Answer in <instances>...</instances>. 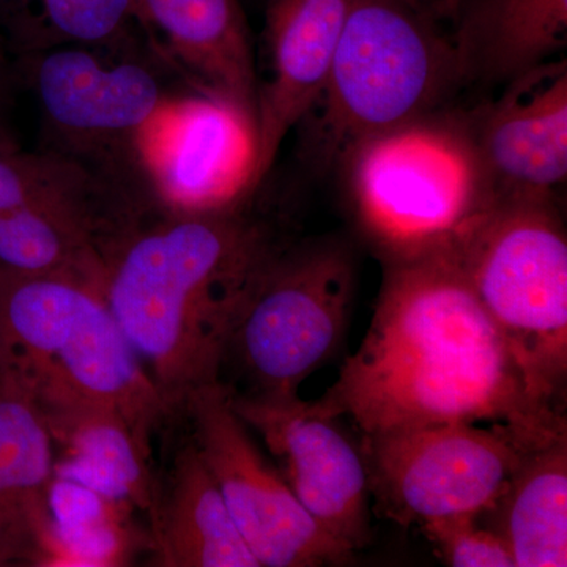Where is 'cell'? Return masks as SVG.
Here are the masks:
<instances>
[{
    "instance_id": "obj_17",
    "label": "cell",
    "mask_w": 567,
    "mask_h": 567,
    "mask_svg": "<svg viewBox=\"0 0 567 567\" xmlns=\"http://www.w3.org/2000/svg\"><path fill=\"white\" fill-rule=\"evenodd\" d=\"M55 470L54 442L40 410L28 395L0 383V566L55 561Z\"/></svg>"
},
{
    "instance_id": "obj_13",
    "label": "cell",
    "mask_w": 567,
    "mask_h": 567,
    "mask_svg": "<svg viewBox=\"0 0 567 567\" xmlns=\"http://www.w3.org/2000/svg\"><path fill=\"white\" fill-rule=\"evenodd\" d=\"M235 412L260 435L279 472L320 528L357 551L371 537L368 466L363 450L300 395L251 398L230 391Z\"/></svg>"
},
{
    "instance_id": "obj_15",
    "label": "cell",
    "mask_w": 567,
    "mask_h": 567,
    "mask_svg": "<svg viewBox=\"0 0 567 567\" xmlns=\"http://www.w3.org/2000/svg\"><path fill=\"white\" fill-rule=\"evenodd\" d=\"M347 6L349 0L265 2L268 78L257 89L252 189L267 181L282 142L316 102L333 61Z\"/></svg>"
},
{
    "instance_id": "obj_22",
    "label": "cell",
    "mask_w": 567,
    "mask_h": 567,
    "mask_svg": "<svg viewBox=\"0 0 567 567\" xmlns=\"http://www.w3.org/2000/svg\"><path fill=\"white\" fill-rule=\"evenodd\" d=\"M0 32L14 59L63 47L121 55L140 41L132 0H0Z\"/></svg>"
},
{
    "instance_id": "obj_18",
    "label": "cell",
    "mask_w": 567,
    "mask_h": 567,
    "mask_svg": "<svg viewBox=\"0 0 567 567\" xmlns=\"http://www.w3.org/2000/svg\"><path fill=\"white\" fill-rule=\"evenodd\" d=\"M450 35L464 89L494 92L563 58L567 0H458Z\"/></svg>"
},
{
    "instance_id": "obj_24",
    "label": "cell",
    "mask_w": 567,
    "mask_h": 567,
    "mask_svg": "<svg viewBox=\"0 0 567 567\" xmlns=\"http://www.w3.org/2000/svg\"><path fill=\"white\" fill-rule=\"evenodd\" d=\"M405 6L424 18L425 21L432 22L436 28L443 29L447 33L451 32L458 0H402Z\"/></svg>"
},
{
    "instance_id": "obj_21",
    "label": "cell",
    "mask_w": 567,
    "mask_h": 567,
    "mask_svg": "<svg viewBox=\"0 0 567 567\" xmlns=\"http://www.w3.org/2000/svg\"><path fill=\"white\" fill-rule=\"evenodd\" d=\"M52 442L61 446L71 475L111 502L130 503L151 513L158 481L152 451L117 413L96 406L63 410L43 416Z\"/></svg>"
},
{
    "instance_id": "obj_1",
    "label": "cell",
    "mask_w": 567,
    "mask_h": 567,
    "mask_svg": "<svg viewBox=\"0 0 567 567\" xmlns=\"http://www.w3.org/2000/svg\"><path fill=\"white\" fill-rule=\"evenodd\" d=\"M317 406L363 435L417 425L505 424L532 446L567 434L529 390L516 357L443 252L383 264L360 349Z\"/></svg>"
},
{
    "instance_id": "obj_23",
    "label": "cell",
    "mask_w": 567,
    "mask_h": 567,
    "mask_svg": "<svg viewBox=\"0 0 567 567\" xmlns=\"http://www.w3.org/2000/svg\"><path fill=\"white\" fill-rule=\"evenodd\" d=\"M420 527L447 566L516 567L505 539L494 529L481 527L480 516L436 518Z\"/></svg>"
},
{
    "instance_id": "obj_8",
    "label": "cell",
    "mask_w": 567,
    "mask_h": 567,
    "mask_svg": "<svg viewBox=\"0 0 567 567\" xmlns=\"http://www.w3.org/2000/svg\"><path fill=\"white\" fill-rule=\"evenodd\" d=\"M357 286V254L346 237L284 240L254 284L224 354L223 372L234 365L246 383L235 394H298L341 349Z\"/></svg>"
},
{
    "instance_id": "obj_3",
    "label": "cell",
    "mask_w": 567,
    "mask_h": 567,
    "mask_svg": "<svg viewBox=\"0 0 567 567\" xmlns=\"http://www.w3.org/2000/svg\"><path fill=\"white\" fill-rule=\"evenodd\" d=\"M0 383L41 415L99 406L152 451L173 412L122 333L102 287L76 275H0Z\"/></svg>"
},
{
    "instance_id": "obj_10",
    "label": "cell",
    "mask_w": 567,
    "mask_h": 567,
    "mask_svg": "<svg viewBox=\"0 0 567 567\" xmlns=\"http://www.w3.org/2000/svg\"><path fill=\"white\" fill-rule=\"evenodd\" d=\"M361 450L377 507L406 527L483 517L536 446L505 424L451 423L363 435Z\"/></svg>"
},
{
    "instance_id": "obj_25",
    "label": "cell",
    "mask_w": 567,
    "mask_h": 567,
    "mask_svg": "<svg viewBox=\"0 0 567 567\" xmlns=\"http://www.w3.org/2000/svg\"><path fill=\"white\" fill-rule=\"evenodd\" d=\"M18 82L20 81H18L14 58L0 32V99L13 100Z\"/></svg>"
},
{
    "instance_id": "obj_26",
    "label": "cell",
    "mask_w": 567,
    "mask_h": 567,
    "mask_svg": "<svg viewBox=\"0 0 567 567\" xmlns=\"http://www.w3.org/2000/svg\"><path fill=\"white\" fill-rule=\"evenodd\" d=\"M13 100L0 99V147H17L18 141L10 125V110Z\"/></svg>"
},
{
    "instance_id": "obj_19",
    "label": "cell",
    "mask_w": 567,
    "mask_h": 567,
    "mask_svg": "<svg viewBox=\"0 0 567 567\" xmlns=\"http://www.w3.org/2000/svg\"><path fill=\"white\" fill-rule=\"evenodd\" d=\"M148 517L158 566L260 567L193 439L158 481Z\"/></svg>"
},
{
    "instance_id": "obj_11",
    "label": "cell",
    "mask_w": 567,
    "mask_h": 567,
    "mask_svg": "<svg viewBox=\"0 0 567 567\" xmlns=\"http://www.w3.org/2000/svg\"><path fill=\"white\" fill-rule=\"evenodd\" d=\"M183 412L238 532L260 567L342 565L354 551L298 502L278 466L254 443L223 382L196 391Z\"/></svg>"
},
{
    "instance_id": "obj_16",
    "label": "cell",
    "mask_w": 567,
    "mask_h": 567,
    "mask_svg": "<svg viewBox=\"0 0 567 567\" xmlns=\"http://www.w3.org/2000/svg\"><path fill=\"white\" fill-rule=\"evenodd\" d=\"M137 29L193 91L215 93L256 121L252 37L240 0H132Z\"/></svg>"
},
{
    "instance_id": "obj_7",
    "label": "cell",
    "mask_w": 567,
    "mask_h": 567,
    "mask_svg": "<svg viewBox=\"0 0 567 567\" xmlns=\"http://www.w3.org/2000/svg\"><path fill=\"white\" fill-rule=\"evenodd\" d=\"M159 210L62 153L0 147V275H76L102 287L115 249Z\"/></svg>"
},
{
    "instance_id": "obj_4",
    "label": "cell",
    "mask_w": 567,
    "mask_h": 567,
    "mask_svg": "<svg viewBox=\"0 0 567 567\" xmlns=\"http://www.w3.org/2000/svg\"><path fill=\"white\" fill-rule=\"evenodd\" d=\"M462 91L450 33L402 0H349L322 89L293 128L298 156L336 173L361 141L445 110Z\"/></svg>"
},
{
    "instance_id": "obj_20",
    "label": "cell",
    "mask_w": 567,
    "mask_h": 567,
    "mask_svg": "<svg viewBox=\"0 0 567 567\" xmlns=\"http://www.w3.org/2000/svg\"><path fill=\"white\" fill-rule=\"evenodd\" d=\"M486 514L516 567L567 566V434L529 451Z\"/></svg>"
},
{
    "instance_id": "obj_9",
    "label": "cell",
    "mask_w": 567,
    "mask_h": 567,
    "mask_svg": "<svg viewBox=\"0 0 567 567\" xmlns=\"http://www.w3.org/2000/svg\"><path fill=\"white\" fill-rule=\"evenodd\" d=\"M43 121L41 148L62 153L153 199L140 144L174 95L155 65L140 55L106 61L96 50L63 47L14 59Z\"/></svg>"
},
{
    "instance_id": "obj_12",
    "label": "cell",
    "mask_w": 567,
    "mask_h": 567,
    "mask_svg": "<svg viewBox=\"0 0 567 567\" xmlns=\"http://www.w3.org/2000/svg\"><path fill=\"white\" fill-rule=\"evenodd\" d=\"M256 121L215 93H174L142 133V173L164 212L240 203L252 189Z\"/></svg>"
},
{
    "instance_id": "obj_2",
    "label": "cell",
    "mask_w": 567,
    "mask_h": 567,
    "mask_svg": "<svg viewBox=\"0 0 567 567\" xmlns=\"http://www.w3.org/2000/svg\"><path fill=\"white\" fill-rule=\"evenodd\" d=\"M260 192L216 210L155 213L107 264L104 300L173 413L221 382L238 316L286 240L259 210Z\"/></svg>"
},
{
    "instance_id": "obj_14",
    "label": "cell",
    "mask_w": 567,
    "mask_h": 567,
    "mask_svg": "<svg viewBox=\"0 0 567 567\" xmlns=\"http://www.w3.org/2000/svg\"><path fill=\"white\" fill-rule=\"evenodd\" d=\"M457 106L492 200L557 197L567 177V61L518 74Z\"/></svg>"
},
{
    "instance_id": "obj_5",
    "label": "cell",
    "mask_w": 567,
    "mask_h": 567,
    "mask_svg": "<svg viewBox=\"0 0 567 567\" xmlns=\"http://www.w3.org/2000/svg\"><path fill=\"white\" fill-rule=\"evenodd\" d=\"M336 174L383 264L443 251L494 204L456 104L361 141Z\"/></svg>"
},
{
    "instance_id": "obj_6",
    "label": "cell",
    "mask_w": 567,
    "mask_h": 567,
    "mask_svg": "<svg viewBox=\"0 0 567 567\" xmlns=\"http://www.w3.org/2000/svg\"><path fill=\"white\" fill-rule=\"evenodd\" d=\"M548 412L566 415L567 237L558 197L498 200L443 251Z\"/></svg>"
}]
</instances>
